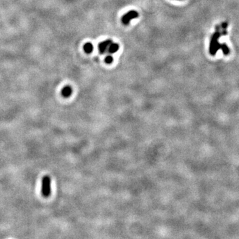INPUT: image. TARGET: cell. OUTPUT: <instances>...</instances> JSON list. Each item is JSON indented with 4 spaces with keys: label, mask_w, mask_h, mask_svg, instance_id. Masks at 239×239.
<instances>
[{
    "label": "cell",
    "mask_w": 239,
    "mask_h": 239,
    "mask_svg": "<svg viewBox=\"0 0 239 239\" xmlns=\"http://www.w3.org/2000/svg\"><path fill=\"white\" fill-rule=\"evenodd\" d=\"M221 35V33L219 31H216V32L212 35L209 46V52L211 55H215L218 50L220 49L221 44L219 42V39Z\"/></svg>",
    "instance_id": "cell-1"
},
{
    "label": "cell",
    "mask_w": 239,
    "mask_h": 239,
    "mask_svg": "<svg viewBox=\"0 0 239 239\" xmlns=\"http://www.w3.org/2000/svg\"><path fill=\"white\" fill-rule=\"evenodd\" d=\"M51 179L49 175H45L42 178L41 193L45 197H48L51 192Z\"/></svg>",
    "instance_id": "cell-2"
},
{
    "label": "cell",
    "mask_w": 239,
    "mask_h": 239,
    "mask_svg": "<svg viewBox=\"0 0 239 239\" xmlns=\"http://www.w3.org/2000/svg\"><path fill=\"white\" fill-rule=\"evenodd\" d=\"M138 16H139V14L137 11L131 10L123 15L122 17V22L124 25H128L131 20L138 18Z\"/></svg>",
    "instance_id": "cell-3"
},
{
    "label": "cell",
    "mask_w": 239,
    "mask_h": 239,
    "mask_svg": "<svg viewBox=\"0 0 239 239\" xmlns=\"http://www.w3.org/2000/svg\"><path fill=\"white\" fill-rule=\"evenodd\" d=\"M111 43L112 41L110 40H106L100 43L99 45V50L100 53L103 54L104 52L106 51L107 48L109 47V45Z\"/></svg>",
    "instance_id": "cell-4"
},
{
    "label": "cell",
    "mask_w": 239,
    "mask_h": 239,
    "mask_svg": "<svg viewBox=\"0 0 239 239\" xmlns=\"http://www.w3.org/2000/svg\"><path fill=\"white\" fill-rule=\"evenodd\" d=\"M72 92H73V89L69 86H66V87H64L61 90V94L64 98H68L70 96Z\"/></svg>",
    "instance_id": "cell-5"
},
{
    "label": "cell",
    "mask_w": 239,
    "mask_h": 239,
    "mask_svg": "<svg viewBox=\"0 0 239 239\" xmlns=\"http://www.w3.org/2000/svg\"><path fill=\"white\" fill-rule=\"evenodd\" d=\"M119 49V45L117 43H111L109 45L108 48V52L110 53H114L118 51Z\"/></svg>",
    "instance_id": "cell-6"
},
{
    "label": "cell",
    "mask_w": 239,
    "mask_h": 239,
    "mask_svg": "<svg viewBox=\"0 0 239 239\" xmlns=\"http://www.w3.org/2000/svg\"><path fill=\"white\" fill-rule=\"evenodd\" d=\"M84 51H85V52H87V54L91 53L93 51V45L90 43H87L85 45H84Z\"/></svg>",
    "instance_id": "cell-7"
},
{
    "label": "cell",
    "mask_w": 239,
    "mask_h": 239,
    "mask_svg": "<svg viewBox=\"0 0 239 239\" xmlns=\"http://www.w3.org/2000/svg\"><path fill=\"white\" fill-rule=\"evenodd\" d=\"M220 49L222 50V51L224 53V55H228L229 54V52H230V50H229V47H227V45L226 44H221V46H220Z\"/></svg>",
    "instance_id": "cell-8"
},
{
    "label": "cell",
    "mask_w": 239,
    "mask_h": 239,
    "mask_svg": "<svg viewBox=\"0 0 239 239\" xmlns=\"http://www.w3.org/2000/svg\"><path fill=\"white\" fill-rule=\"evenodd\" d=\"M113 62V57L112 56H107L106 58H105V63L107 64H110Z\"/></svg>",
    "instance_id": "cell-9"
},
{
    "label": "cell",
    "mask_w": 239,
    "mask_h": 239,
    "mask_svg": "<svg viewBox=\"0 0 239 239\" xmlns=\"http://www.w3.org/2000/svg\"><path fill=\"white\" fill-rule=\"evenodd\" d=\"M227 27H228V23L227 22H224L221 24V27L223 28V29H226Z\"/></svg>",
    "instance_id": "cell-10"
},
{
    "label": "cell",
    "mask_w": 239,
    "mask_h": 239,
    "mask_svg": "<svg viewBox=\"0 0 239 239\" xmlns=\"http://www.w3.org/2000/svg\"><path fill=\"white\" fill-rule=\"evenodd\" d=\"M226 34H227V31H226V29H223V32H222V33H221V35H226Z\"/></svg>",
    "instance_id": "cell-11"
}]
</instances>
